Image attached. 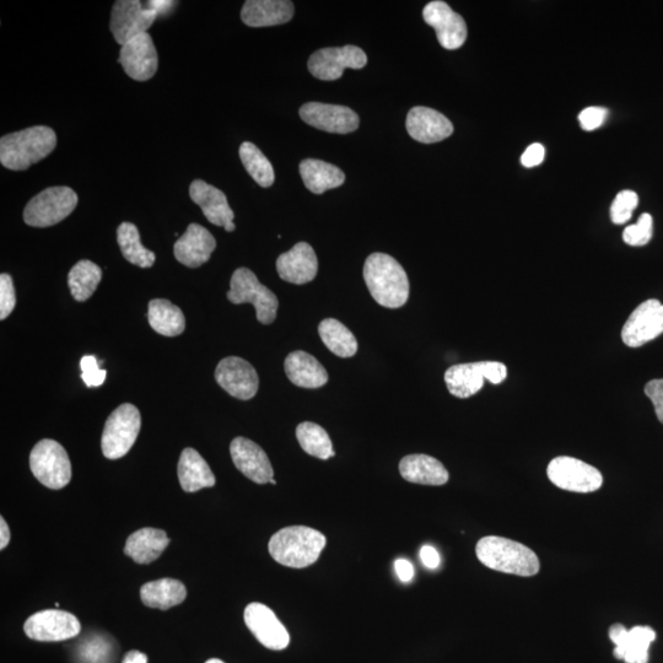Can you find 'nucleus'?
Instances as JSON below:
<instances>
[{
    "label": "nucleus",
    "instance_id": "nucleus-1",
    "mask_svg": "<svg viewBox=\"0 0 663 663\" xmlns=\"http://www.w3.org/2000/svg\"><path fill=\"white\" fill-rule=\"evenodd\" d=\"M364 280L377 304L400 309L409 298V279L400 262L386 253H373L364 264Z\"/></svg>",
    "mask_w": 663,
    "mask_h": 663
},
{
    "label": "nucleus",
    "instance_id": "nucleus-2",
    "mask_svg": "<svg viewBox=\"0 0 663 663\" xmlns=\"http://www.w3.org/2000/svg\"><path fill=\"white\" fill-rule=\"evenodd\" d=\"M326 544V536L315 528L290 526L274 533L268 551L280 565L304 569L317 562Z\"/></svg>",
    "mask_w": 663,
    "mask_h": 663
},
{
    "label": "nucleus",
    "instance_id": "nucleus-3",
    "mask_svg": "<svg viewBox=\"0 0 663 663\" xmlns=\"http://www.w3.org/2000/svg\"><path fill=\"white\" fill-rule=\"evenodd\" d=\"M57 147L56 132L46 126H35L7 134L0 139V163L12 171H25L40 163Z\"/></svg>",
    "mask_w": 663,
    "mask_h": 663
},
{
    "label": "nucleus",
    "instance_id": "nucleus-4",
    "mask_svg": "<svg viewBox=\"0 0 663 663\" xmlns=\"http://www.w3.org/2000/svg\"><path fill=\"white\" fill-rule=\"evenodd\" d=\"M476 554L485 567L500 573L530 578L541 569L537 554L531 548L504 537L488 536L479 539Z\"/></svg>",
    "mask_w": 663,
    "mask_h": 663
},
{
    "label": "nucleus",
    "instance_id": "nucleus-5",
    "mask_svg": "<svg viewBox=\"0 0 663 663\" xmlns=\"http://www.w3.org/2000/svg\"><path fill=\"white\" fill-rule=\"evenodd\" d=\"M228 299L235 305L255 306L257 320L262 325H271L276 321L279 306L277 295L264 287L249 268L236 269L230 280Z\"/></svg>",
    "mask_w": 663,
    "mask_h": 663
},
{
    "label": "nucleus",
    "instance_id": "nucleus-6",
    "mask_svg": "<svg viewBox=\"0 0 663 663\" xmlns=\"http://www.w3.org/2000/svg\"><path fill=\"white\" fill-rule=\"evenodd\" d=\"M77 206L78 194L72 188H46L25 207L24 220L32 228H50L69 217Z\"/></svg>",
    "mask_w": 663,
    "mask_h": 663
},
{
    "label": "nucleus",
    "instance_id": "nucleus-7",
    "mask_svg": "<svg viewBox=\"0 0 663 663\" xmlns=\"http://www.w3.org/2000/svg\"><path fill=\"white\" fill-rule=\"evenodd\" d=\"M142 427V418L136 406L122 404L106 420L102 433V454L109 460H118L131 451Z\"/></svg>",
    "mask_w": 663,
    "mask_h": 663
},
{
    "label": "nucleus",
    "instance_id": "nucleus-8",
    "mask_svg": "<svg viewBox=\"0 0 663 663\" xmlns=\"http://www.w3.org/2000/svg\"><path fill=\"white\" fill-rule=\"evenodd\" d=\"M508 376V368L499 361H479V363L451 366L445 373L447 390L457 398H470L484 386V381L499 385Z\"/></svg>",
    "mask_w": 663,
    "mask_h": 663
},
{
    "label": "nucleus",
    "instance_id": "nucleus-9",
    "mask_svg": "<svg viewBox=\"0 0 663 663\" xmlns=\"http://www.w3.org/2000/svg\"><path fill=\"white\" fill-rule=\"evenodd\" d=\"M30 468L37 481L45 487L59 490L72 479V463L67 451L55 440H41L30 455Z\"/></svg>",
    "mask_w": 663,
    "mask_h": 663
},
{
    "label": "nucleus",
    "instance_id": "nucleus-10",
    "mask_svg": "<svg viewBox=\"0 0 663 663\" xmlns=\"http://www.w3.org/2000/svg\"><path fill=\"white\" fill-rule=\"evenodd\" d=\"M547 474L555 487L568 492L592 493L603 484L602 474L597 468L574 457H555L548 465Z\"/></svg>",
    "mask_w": 663,
    "mask_h": 663
},
{
    "label": "nucleus",
    "instance_id": "nucleus-11",
    "mask_svg": "<svg viewBox=\"0 0 663 663\" xmlns=\"http://www.w3.org/2000/svg\"><path fill=\"white\" fill-rule=\"evenodd\" d=\"M159 14L150 2L142 3L139 0H117L113 4L110 29L113 37L120 45L139 35L145 34Z\"/></svg>",
    "mask_w": 663,
    "mask_h": 663
},
{
    "label": "nucleus",
    "instance_id": "nucleus-12",
    "mask_svg": "<svg viewBox=\"0 0 663 663\" xmlns=\"http://www.w3.org/2000/svg\"><path fill=\"white\" fill-rule=\"evenodd\" d=\"M368 64V56L357 46L322 48L311 55L309 70L315 78L323 82L343 77L344 69H363Z\"/></svg>",
    "mask_w": 663,
    "mask_h": 663
},
{
    "label": "nucleus",
    "instance_id": "nucleus-13",
    "mask_svg": "<svg viewBox=\"0 0 663 663\" xmlns=\"http://www.w3.org/2000/svg\"><path fill=\"white\" fill-rule=\"evenodd\" d=\"M24 632L31 640L53 643L75 638L82 632V624L72 613L46 609L32 614L24 624Z\"/></svg>",
    "mask_w": 663,
    "mask_h": 663
},
{
    "label": "nucleus",
    "instance_id": "nucleus-14",
    "mask_svg": "<svg viewBox=\"0 0 663 663\" xmlns=\"http://www.w3.org/2000/svg\"><path fill=\"white\" fill-rule=\"evenodd\" d=\"M663 333V305L659 300L644 301L636 307L622 330L625 346L643 347Z\"/></svg>",
    "mask_w": 663,
    "mask_h": 663
},
{
    "label": "nucleus",
    "instance_id": "nucleus-15",
    "mask_svg": "<svg viewBox=\"0 0 663 663\" xmlns=\"http://www.w3.org/2000/svg\"><path fill=\"white\" fill-rule=\"evenodd\" d=\"M215 380L230 396L241 401L252 400L260 387V377L253 366L242 358L229 357L215 369Z\"/></svg>",
    "mask_w": 663,
    "mask_h": 663
},
{
    "label": "nucleus",
    "instance_id": "nucleus-16",
    "mask_svg": "<svg viewBox=\"0 0 663 663\" xmlns=\"http://www.w3.org/2000/svg\"><path fill=\"white\" fill-rule=\"evenodd\" d=\"M300 117L307 125L320 131L348 134L357 131L359 116L347 106L307 102L300 109Z\"/></svg>",
    "mask_w": 663,
    "mask_h": 663
},
{
    "label": "nucleus",
    "instance_id": "nucleus-17",
    "mask_svg": "<svg viewBox=\"0 0 663 663\" xmlns=\"http://www.w3.org/2000/svg\"><path fill=\"white\" fill-rule=\"evenodd\" d=\"M423 18L436 31L439 43L446 50H457L467 39V25L460 14L454 12L450 5L435 0L425 5Z\"/></svg>",
    "mask_w": 663,
    "mask_h": 663
},
{
    "label": "nucleus",
    "instance_id": "nucleus-18",
    "mask_svg": "<svg viewBox=\"0 0 663 663\" xmlns=\"http://www.w3.org/2000/svg\"><path fill=\"white\" fill-rule=\"evenodd\" d=\"M118 63L125 69L128 77L137 82H147L152 79L159 67L158 52L152 36L145 32L128 41L121 48Z\"/></svg>",
    "mask_w": 663,
    "mask_h": 663
},
{
    "label": "nucleus",
    "instance_id": "nucleus-19",
    "mask_svg": "<svg viewBox=\"0 0 663 663\" xmlns=\"http://www.w3.org/2000/svg\"><path fill=\"white\" fill-rule=\"evenodd\" d=\"M245 623L264 648L284 650L290 643V635L276 613L262 603H250L244 613Z\"/></svg>",
    "mask_w": 663,
    "mask_h": 663
},
{
    "label": "nucleus",
    "instance_id": "nucleus-20",
    "mask_svg": "<svg viewBox=\"0 0 663 663\" xmlns=\"http://www.w3.org/2000/svg\"><path fill=\"white\" fill-rule=\"evenodd\" d=\"M609 638L616 645L613 655L625 663H649L650 645L656 640V632L650 627H634L628 630L623 624H613Z\"/></svg>",
    "mask_w": 663,
    "mask_h": 663
},
{
    "label": "nucleus",
    "instance_id": "nucleus-21",
    "mask_svg": "<svg viewBox=\"0 0 663 663\" xmlns=\"http://www.w3.org/2000/svg\"><path fill=\"white\" fill-rule=\"evenodd\" d=\"M230 454L237 470L250 481L257 484L271 483L274 477L272 463L256 442L239 436L231 442Z\"/></svg>",
    "mask_w": 663,
    "mask_h": 663
},
{
    "label": "nucleus",
    "instance_id": "nucleus-22",
    "mask_svg": "<svg viewBox=\"0 0 663 663\" xmlns=\"http://www.w3.org/2000/svg\"><path fill=\"white\" fill-rule=\"evenodd\" d=\"M190 197L197 206L201 207L209 223L223 226L225 231L233 233L236 229L235 214L223 191L203 180H194L190 186Z\"/></svg>",
    "mask_w": 663,
    "mask_h": 663
},
{
    "label": "nucleus",
    "instance_id": "nucleus-23",
    "mask_svg": "<svg viewBox=\"0 0 663 663\" xmlns=\"http://www.w3.org/2000/svg\"><path fill=\"white\" fill-rule=\"evenodd\" d=\"M409 136L419 143H439L452 136L454 126L449 118L430 107L417 106L407 116Z\"/></svg>",
    "mask_w": 663,
    "mask_h": 663
},
{
    "label": "nucleus",
    "instance_id": "nucleus-24",
    "mask_svg": "<svg viewBox=\"0 0 663 663\" xmlns=\"http://www.w3.org/2000/svg\"><path fill=\"white\" fill-rule=\"evenodd\" d=\"M277 271L284 282L296 285L312 282L318 272L314 249L307 242H299L293 249L278 257Z\"/></svg>",
    "mask_w": 663,
    "mask_h": 663
},
{
    "label": "nucleus",
    "instance_id": "nucleus-25",
    "mask_svg": "<svg viewBox=\"0 0 663 663\" xmlns=\"http://www.w3.org/2000/svg\"><path fill=\"white\" fill-rule=\"evenodd\" d=\"M217 247V241L209 230L199 224H190L186 233L174 246L176 260L188 268H198L207 263Z\"/></svg>",
    "mask_w": 663,
    "mask_h": 663
},
{
    "label": "nucleus",
    "instance_id": "nucleus-26",
    "mask_svg": "<svg viewBox=\"0 0 663 663\" xmlns=\"http://www.w3.org/2000/svg\"><path fill=\"white\" fill-rule=\"evenodd\" d=\"M294 18V4L288 0H247L241 19L250 28H269L289 23Z\"/></svg>",
    "mask_w": 663,
    "mask_h": 663
},
{
    "label": "nucleus",
    "instance_id": "nucleus-27",
    "mask_svg": "<svg viewBox=\"0 0 663 663\" xmlns=\"http://www.w3.org/2000/svg\"><path fill=\"white\" fill-rule=\"evenodd\" d=\"M285 374L295 386L303 388H320L328 382L325 368L311 354L296 350L290 353L284 363Z\"/></svg>",
    "mask_w": 663,
    "mask_h": 663
},
{
    "label": "nucleus",
    "instance_id": "nucleus-28",
    "mask_svg": "<svg viewBox=\"0 0 663 663\" xmlns=\"http://www.w3.org/2000/svg\"><path fill=\"white\" fill-rule=\"evenodd\" d=\"M400 473L404 481L422 485H444L450 474L442 463L428 455H409L400 462Z\"/></svg>",
    "mask_w": 663,
    "mask_h": 663
},
{
    "label": "nucleus",
    "instance_id": "nucleus-29",
    "mask_svg": "<svg viewBox=\"0 0 663 663\" xmlns=\"http://www.w3.org/2000/svg\"><path fill=\"white\" fill-rule=\"evenodd\" d=\"M170 544V538L158 528H140L128 537L125 553L138 564H150L159 559Z\"/></svg>",
    "mask_w": 663,
    "mask_h": 663
},
{
    "label": "nucleus",
    "instance_id": "nucleus-30",
    "mask_svg": "<svg viewBox=\"0 0 663 663\" xmlns=\"http://www.w3.org/2000/svg\"><path fill=\"white\" fill-rule=\"evenodd\" d=\"M177 473L181 487L186 493H196L198 490L212 488L215 485V476L208 463L191 447L182 451Z\"/></svg>",
    "mask_w": 663,
    "mask_h": 663
},
{
    "label": "nucleus",
    "instance_id": "nucleus-31",
    "mask_svg": "<svg viewBox=\"0 0 663 663\" xmlns=\"http://www.w3.org/2000/svg\"><path fill=\"white\" fill-rule=\"evenodd\" d=\"M300 175L307 190L315 194L341 187L346 181V175L339 167L316 159L301 161Z\"/></svg>",
    "mask_w": 663,
    "mask_h": 663
},
{
    "label": "nucleus",
    "instance_id": "nucleus-32",
    "mask_svg": "<svg viewBox=\"0 0 663 663\" xmlns=\"http://www.w3.org/2000/svg\"><path fill=\"white\" fill-rule=\"evenodd\" d=\"M186 597V586L181 581L170 578L147 582L140 589V598L144 605L161 611L181 605Z\"/></svg>",
    "mask_w": 663,
    "mask_h": 663
},
{
    "label": "nucleus",
    "instance_id": "nucleus-33",
    "mask_svg": "<svg viewBox=\"0 0 663 663\" xmlns=\"http://www.w3.org/2000/svg\"><path fill=\"white\" fill-rule=\"evenodd\" d=\"M148 320L156 333L165 337H176L185 331V315L179 306L165 299H154L149 303Z\"/></svg>",
    "mask_w": 663,
    "mask_h": 663
},
{
    "label": "nucleus",
    "instance_id": "nucleus-34",
    "mask_svg": "<svg viewBox=\"0 0 663 663\" xmlns=\"http://www.w3.org/2000/svg\"><path fill=\"white\" fill-rule=\"evenodd\" d=\"M325 346L339 358H352L358 352V341L349 328L334 318H326L318 326Z\"/></svg>",
    "mask_w": 663,
    "mask_h": 663
},
{
    "label": "nucleus",
    "instance_id": "nucleus-35",
    "mask_svg": "<svg viewBox=\"0 0 663 663\" xmlns=\"http://www.w3.org/2000/svg\"><path fill=\"white\" fill-rule=\"evenodd\" d=\"M102 279V269L94 262L79 261L70 269L68 287L70 294L79 303H84L93 296Z\"/></svg>",
    "mask_w": 663,
    "mask_h": 663
},
{
    "label": "nucleus",
    "instance_id": "nucleus-36",
    "mask_svg": "<svg viewBox=\"0 0 663 663\" xmlns=\"http://www.w3.org/2000/svg\"><path fill=\"white\" fill-rule=\"evenodd\" d=\"M117 242L121 247L123 257L129 263L140 268H150L155 263V253L145 249L140 241L137 226L132 223H122L117 229Z\"/></svg>",
    "mask_w": 663,
    "mask_h": 663
},
{
    "label": "nucleus",
    "instance_id": "nucleus-37",
    "mask_svg": "<svg viewBox=\"0 0 663 663\" xmlns=\"http://www.w3.org/2000/svg\"><path fill=\"white\" fill-rule=\"evenodd\" d=\"M296 439H298L301 449L310 456L320 458L323 461L330 460L331 457L336 456V452L333 451L330 435L318 424L311 422L301 423L296 428Z\"/></svg>",
    "mask_w": 663,
    "mask_h": 663
},
{
    "label": "nucleus",
    "instance_id": "nucleus-38",
    "mask_svg": "<svg viewBox=\"0 0 663 663\" xmlns=\"http://www.w3.org/2000/svg\"><path fill=\"white\" fill-rule=\"evenodd\" d=\"M240 159L249 175L263 188L273 186L276 175L271 161L255 144L245 142L240 147Z\"/></svg>",
    "mask_w": 663,
    "mask_h": 663
},
{
    "label": "nucleus",
    "instance_id": "nucleus-39",
    "mask_svg": "<svg viewBox=\"0 0 663 663\" xmlns=\"http://www.w3.org/2000/svg\"><path fill=\"white\" fill-rule=\"evenodd\" d=\"M652 233H654V220L650 214L644 213L638 223L624 230L623 240L629 246H645L652 239Z\"/></svg>",
    "mask_w": 663,
    "mask_h": 663
},
{
    "label": "nucleus",
    "instance_id": "nucleus-40",
    "mask_svg": "<svg viewBox=\"0 0 663 663\" xmlns=\"http://www.w3.org/2000/svg\"><path fill=\"white\" fill-rule=\"evenodd\" d=\"M639 206V197L634 191H622L614 198L611 207L613 224L622 225L632 219L636 207Z\"/></svg>",
    "mask_w": 663,
    "mask_h": 663
},
{
    "label": "nucleus",
    "instance_id": "nucleus-41",
    "mask_svg": "<svg viewBox=\"0 0 663 663\" xmlns=\"http://www.w3.org/2000/svg\"><path fill=\"white\" fill-rule=\"evenodd\" d=\"M82 368V379L89 388L104 385L106 380V370L100 369L99 361L94 355H85L80 360Z\"/></svg>",
    "mask_w": 663,
    "mask_h": 663
},
{
    "label": "nucleus",
    "instance_id": "nucleus-42",
    "mask_svg": "<svg viewBox=\"0 0 663 663\" xmlns=\"http://www.w3.org/2000/svg\"><path fill=\"white\" fill-rule=\"evenodd\" d=\"M16 305L13 278L8 273L0 276V320H5L12 314Z\"/></svg>",
    "mask_w": 663,
    "mask_h": 663
},
{
    "label": "nucleus",
    "instance_id": "nucleus-43",
    "mask_svg": "<svg viewBox=\"0 0 663 663\" xmlns=\"http://www.w3.org/2000/svg\"><path fill=\"white\" fill-rule=\"evenodd\" d=\"M608 111L603 107H587L579 115L580 126L584 131L591 132L605 123Z\"/></svg>",
    "mask_w": 663,
    "mask_h": 663
},
{
    "label": "nucleus",
    "instance_id": "nucleus-44",
    "mask_svg": "<svg viewBox=\"0 0 663 663\" xmlns=\"http://www.w3.org/2000/svg\"><path fill=\"white\" fill-rule=\"evenodd\" d=\"M645 395L654 404L656 417L663 424V379L651 380L645 386Z\"/></svg>",
    "mask_w": 663,
    "mask_h": 663
},
{
    "label": "nucleus",
    "instance_id": "nucleus-45",
    "mask_svg": "<svg viewBox=\"0 0 663 663\" xmlns=\"http://www.w3.org/2000/svg\"><path fill=\"white\" fill-rule=\"evenodd\" d=\"M546 156V150L542 144L535 143L530 145L521 156V163L525 167H535L541 165Z\"/></svg>",
    "mask_w": 663,
    "mask_h": 663
},
{
    "label": "nucleus",
    "instance_id": "nucleus-46",
    "mask_svg": "<svg viewBox=\"0 0 663 663\" xmlns=\"http://www.w3.org/2000/svg\"><path fill=\"white\" fill-rule=\"evenodd\" d=\"M420 559H422L424 567L428 569H438L440 567V554L434 547L424 546L420 549Z\"/></svg>",
    "mask_w": 663,
    "mask_h": 663
},
{
    "label": "nucleus",
    "instance_id": "nucleus-47",
    "mask_svg": "<svg viewBox=\"0 0 663 663\" xmlns=\"http://www.w3.org/2000/svg\"><path fill=\"white\" fill-rule=\"evenodd\" d=\"M395 570L398 578H400L402 582H409L414 578L413 564L407 559H397L395 562Z\"/></svg>",
    "mask_w": 663,
    "mask_h": 663
},
{
    "label": "nucleus",
    "instance_id": "nucleus-48",
    "mask_svg": "<svg viewBox=\"0 0 663 663\" xmlns=\"http://www.w3.org/2000/svg\"><path fill=\"white\" fill-rule=\"evenodd\" d=\"M10 542V530L4 517H0V549H5Z\"/></svg>",
    "mask_w": 663,
    "mask_h": 663
},
{
    "label": "nucleus",
    "instance_id": "nucleus-49",
    "mask_svg": "<svg viewBox=\"0 0 663 663\" xmlns=\"http://www.w3.org/2000/svg\"><path fill=\"white\" fill-rule=\"evenodd\" d=\"M152 7L158 12L159 15L169 13L172 10V7H175L177 2H170V0H153L150 2Z\"/></svg>",
    "mask_w": 663,
    "mask_h": 663
},
{
    "label": "nucleus",
    "instance_id": "nucleus-50",
    "mask_svg": "<svg viewBox=\"0 0 663 663\" xmlns=\"http://www.w3.org/2000/svg\"><path fill=\"white\" fill-rule=\"evenodd\" d=\"M122 663H148V656L138 650L129 651Z\"/></svg>",
    "mask_w": 663,
    "mask_h": 663
},
{
    "label": "nucleus",
    "instance_id": "nucleus-51",
    "mask_svg": "<svg viewBox=\"0 0 663 663\" xmlns=\"http://www.w3.org/2000/svg\"><path fill=\"white\" fill-rule=\"evenodd\" d=\"M206 663H225V662H223V661H221V660H219V659H210V660H208Z\"/></svg>",
    "mask_w": 663,
    "mask_h": 663
},
{
    "label": "nucleus",
    "instance_id": "nucleus-52",
    "mask_svg": "<svg viewBox=\"0 0 663 663\" xmlns=\"http://www.w3.org/2000/svg\"><path fill=\"white\" fill-rule=\"evenodd\" d=\"M271 484H273V485H277V481H276V479L273 478L272 481H271Z\"/></svg>",
    "mask_w": 663,
    "mask_h": 663
}]
</instances>
